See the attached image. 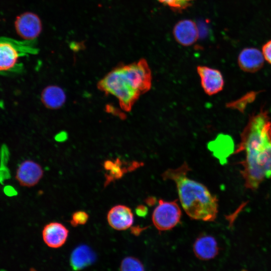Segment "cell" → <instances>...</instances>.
<instances>
[{
	"label": "cell",
	"mask_w": 271,
	"mask_h": 271,
	"mask_svg": "<svg viewBox=\"0 0 271 271\" xmlns=\"http://www.w3.org/2000/svg\"><path fill=\"white\" fill-rule=\"evenodd\" d=\"M107 220L112 228L117 230H124L132 225L133 215L128 207L117 205L108 211Z\"/></svg>",
	"instance_id": "obj_8"
},
{
	"label": "cell",
	"mask_w": 271,
	"mask_h": 271,
	"mask_svg": "<svg viewBox=\"0 0 271 271\" xmlns=\"http://www.w3.org/2000/svg\"><path fill=\"white\" fill-rule=\"evenodd\" d=\"M43 174V170L38 163L32 160H26L18 168L16 179L21 186L31 187L39 183Z\"/></svg>",
	"instance_id": "obj_6"
},
{
	"label": "cell",
	"mask_w": 271,
	"mask_h": 271,
	"mask_svg": "<svg viewBox=\"0 0 271 271\" xmlns=\"http://www.w3.org/2000/svg\"><path fill=\"white\" fill-rule=\"evenodd\" d=\"M197 70L202 87L206 94L212 95L223 89L224 79L219 70L205 66H198Z\"/></svg>",
	"instance_id": "obj_7"
},
{
	"label": "cell",
	"mask_w": 271,
	"mask_h": 271,
	"mask_svg": "<svg viewBox=\"0 0 271 271\" xmlns=\"http://www.w3.org/2000/svg\"><path fill=\"white\" fill-rule=\"evenodd\" d=\"M152 73L145 59L119 65L108 72L98 83V88L106 94L115 97L121 108L130 111L143 94L152 86Z\"/></svg>",
	"instance_id": "obj_2"
},
{
	"label": "cell",
	"mask_w": 271,
	"mask_h": 271,
	"mask_svg": "<svg viewBox=\"0 0 271 271\" xmlns=\"http://www.w3.org/2000/svg\"><path fill=\"white\" fill-rule=\"evenodd\" d=\"M17 34L25 40H32L40 34L42 25L39 16L30 12L21 14L16 17L14 23Z\"/></svg>",
	"instance_id": "obj_5"
},
{
	"label": "cell",
	"mask_w": 271,
	"mask_h": 271,
	"mask_svg": "<svg viewBox=\"0 0 271 271\" xmlns=\"http://www.w3.org/2000/svg\"><path fill=\"white\" fill-rule=\"evenodd\" d=\"M136 212L139 216L144 217L148 213V208L145 206L141 205L137 207Z\"/></svg>",
	"instance_id": "obj_23"
},
{
	"label": "cell",
	"mask_w": 271,
	"mask_h": 271,
	"mask_svg": "<svg viewBox=\"0 0 271 271\" xmlns=\"http://www.w3.org/2000/svg\"><path fill=\"white\" fill-rule=\"evenodd\" d=\"M173 35L179 44L185 46L193 44L199 37L198 27L190 20H182L176 24L173 29Z\"/></svg>",
	"instance_id": "obj_11"
},
{
	"label": "cell",
	"mask_w": 271,
	"mask_h": 271,
	"mask_svg": "<svg viewBox=\"0 0 271 271\" xmlns=\"http://www.w3.org/2000/svg\"><path fill=\"white\" fill-rule=\"evenodd\" d=\"M262 53L264 59L271 64V40L266 42L263 46Z\"/></svg>",
	"instance_id": "obj_21"
},
{
	"label": "cell",
	"mask_w": 271,
	"mask_h": 271,
	"mask_svg": "<svg viewBox=\"0 0 271 271\" xmlns=\"http://www.w3.org/2000/svg\"><path fill=\"white\" fill-rule=\"evenodd\" d=\"M141 163L133 162L129 167H123L122 163L119 159L115 160H106L104 162L103 167L106 171L105 174V186L115 180L120 179L126 170H133L140 166Z\"/></svg>",
	"instance_id": "obj_16"
},
{
	"label": "cell",
	"mask_w": 271,
	"mask_h": 271,
	"mask_svg": "<svg viewBox=\"0 0 271 271\" xmlns=\"http://www.w3.org/2000/svg\"><path fill=\"white\" fill-rule=\"evenodd\" d=\"M245 152L241 174L245 186L254 190L271 177V122L266 111L251 116L241 134L236 153Z\"/></svg>",
	"instance_id": "obj_1"
},
{
	"label": "cell",
	"mask_w": 271,
	"mask_h": 271,
	"mask_svg": "<svg viewBox=\"0 0 271 271\" xmlns=\"http://www.w3.org/2000/svg\"><path fill=\"white\" fill-rule=\"evenodd\" d=\"M89 215L85 211H77L73 213L70 222L72 226L76 227L86 224Z\"/></svg>",
	"instance_id": "obj_19"
},
{
	"label": "cell",
	"mask_w": 271,
	"mask_h": 271,
	"mask_svg": "<svg viewBox=\"0 0 271 271\" xmlns=\"http://www.w3.org/2000/svg\"><path fill=\"white\" fill-rule=\"evenodd\" d=\"M19 53L17 48L10 42L2 41L0 44V69L7 71L14 68L17 63Z\"/></svg>",
	"instance_id": "obj_15"
},
{
	"label": "cell",
	"mask_w": 271,
	"mask_h": 271,
	"mask_svg": "<svg viewBox=\"0 0 271 271\" xmlns=\"http://www.w3.org/2000/svg\"><path fill=\"white\" fill-rule=\"evenodd\" d=\"M120 271H145L142 262L133 256H126L121 261Z\"/></svg>",
	"instance_id": "obj_18"
},
{
	"label": "cell",
	"mask_w": 271,
	"mask_h": 271,
	"mask_svg": "<svg viewBox=\"0 0 271 271\" xmlns=\"http://www.w3.org/2000/svg\"><path fill=\"white\" fill-rule=\"evenodd\" d=\"M193 250L195 256L201 260H209L214 258L218 252L217 242L210 235L202 234L195 240Z\"/></svg>",
	"instance_id": "obj_12"
},
{
	"label": "cell",
	"mask_w": 271,
	"mask_h": 271,
	"mask_svg": "<svg viewBox=\"0 0 271 271\" xmlns=\"http://www.w3.org/2000/svg\"><path fill=\"white\" fill-rule=\"evenodd\" d=\"M160 2L176 9H183L191 4L193 0H158Z\"/></svg>",
	"instance_id": "obj_20"
},
{
	"label": "cell",
	"mask_w": 271,
	"mask_h": 271,
	"mask_svg": "<svg viewBox=\"0 0 271 271\" xmlns=\"http://www.w3.org/2000/svg\"><path fill=\"white\" fill-rule=\"evenodd\" d=\"M155 200H154V198H148L147 200H146V202L149 204V205H151L152 204H154V202Z\"/></svg>",
	"instance_id": "obj_24"
},
{
	"label": "cell",
	"mask_w": 271,
	"mask_h": 271,
	"mask_svg": "<svg viewBox=\"0 0 271 271\" xmlns=\"http://www.w3.org/2000/svg\"><path fill=\"white\" fill-rule=\"evenodd\" d=\"M190 170L184 162L176 169H168L162 175L164 180L173 181L182 206L192 219L213 221L218 212L217 199L203 184L187 177Z\"/></svg>",
	"instance_id": "obj_3"
},
{
	"label": "cell",
	"mask_w": 271,
	"mask_h": 271,
	"mask_svg": "<svg viewBox=\"0 0 271 271\" xmlns=\"http://www.w3.org/2000/svg\"><path fill=\"white\" fill-rule=\"evenodd\" d=\"M208 28L205 23L203 22L200 23L198 28L199 37H205L208 34Z\"/></svg>",
	"instance_id": "obj_22"
},
{
	"label": "cell",
	"mask_w": 271,
	"mask_h": 271,
	"mask_svg": "<svg viewBox=\"0 0 271 271\" xmlns=\"http://www.w3.org/2000/svg\"><path fill=\"white\" fill-rule=\"evenodd\" d=\"M256 95V92H249L237 100L229 102L227 106L243 112L247 105L254 101Z\"/></svg>",
	"instance_id": "obj_17"
},
{
	"label": "cell",
	"mask_w": 271,
	"mask_h": 271,
	"mask_svg": "<svg viewBox=\"0 0 271 271\" xmlns=\"http://www.w3.org/2000/svg\"><path fill=\"white\" fill-rule=\"evenodd\" d=\"M262 53L254 48H246L243 49L238 57V64L241 70L254 73L259 70L264 64Z\"/></svg>",
	"instance_id": "obj_10"
},
{
	"label": "cell",
	"mask_w": 271,
	"mask_h": 271,
	"mask_svg": "<svg viewBox=\"0 0 271 271\" xmlns=\"http://www.w3.org/2000/svg\"><path fill=\"white\" fill-rule=\"evenodd\" d=\"M96 259L94 251L88 246L81 245L72 251L70 256V264L75 270L82 269L93 263Z\"/></svg>",
	"instance_id": "obj_14"
},
{
	"label": "cell",
	"mask_w": 271,
	"mask_h": 271,
	"mask_svg": "<svg viewBox=\"0 0 271 271\" xmlns=\"http://www.w3.org/2000/svg\"><path fill=\"white\" fill-rule=\"evenodd\" d=\"M181 216L177 200L166 201L161 199L153 211L152 218L153 224L161 232L173 229L180 222Z\"/></svg>",
	"instance_id": "obj_4"
},
{
	"label": "cell",
	"mask_w": 271,
	"mask_h": 271,
	"mask_svg": "<svg viewBox=\"0 0 271 271\" xmlns=\"http://www.w3.org/2000/svg\"><path fill=\"white\" fill-rule=\"evenodd\" d=\"M68 234V229L63 224L57 222L46 224L42 230L44 242L53 248L61 247L66 241Z\"/></svg>",
	"instance_id": "obj_9"
},
{
	"label": "cell",
	"mask_w": 271,
	"mask_h": 271,
	"mask_svg": "<svg viewBox=\"0 0 271 271\" xmlns=\"http://www.w3.org/2000/svg\"><path fill=\"white\" fill-rule=\"evenodd\" d=\"M66 95L64 90L57 85H49L42 92L41 99L47 108L56 109L61 108L65 103Z\"/></svg>",
	"instance_id": "obj_13"
}]
</instances>
